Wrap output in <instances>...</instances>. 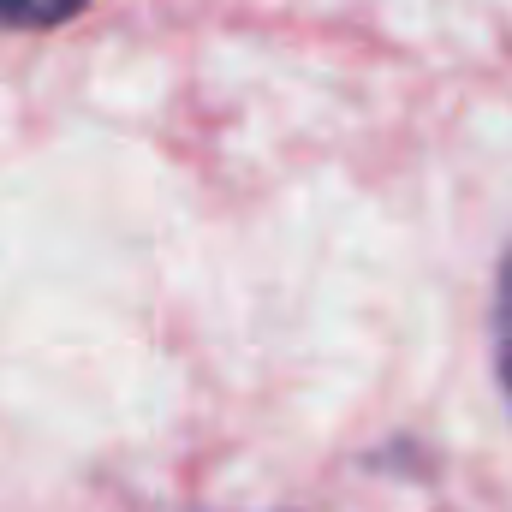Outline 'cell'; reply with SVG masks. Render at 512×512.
<instances>
[{"label":"cell","mask_w":512,"mask_h":512,"mask_svg":"<svg viewBox=\"0 0 512 512\" xmlns=\"http://www.w3.org/2000/svg\"><path fill=\"white\" fill-rule=\"evenodd\" d=\"M90 0H0V24L12 30H48V24H66L78 18Z\"/></svg>","instance_id":"obj_1"},{"label":"cell","mask_w":512,"mask_h":512,"mask_svg":"<svg viewBox=\"0 0 512 512\" xmlns=\"http://www.w3.org/2000/svg\"><path fill=\"white\" fill-rule=\"evenodd\" d=\"M495 370H501V387H507L512 405V256L501 268V286H495Z\"/></svg>","instance_id":"obj_2"}]
</instances>
